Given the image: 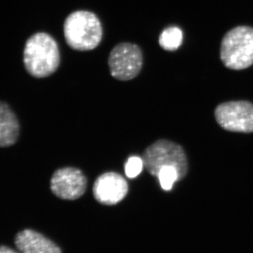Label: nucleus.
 <instances>
[{"mask_svg": "<svg viewBox=\"0 0 253 253\" xmlns=\"http://www.w3.org/2000/svg\"><path fill=\"white\" fill-rule=\"evenodd\" d=\"M23 63L33 77H49L60 64L57 42L46 33H38L28 38L23 51Z\"/></svg>", "mask_w": 253, "mask_h": 253, "instance_id": "nucleus-1", "label": "nucleus"}, {"mask_svg": "<svg viewBox=\"0 0 253 253\" xmlns=\"http://www.w3.org/2000/svg\"><path fill=\"white\" fill-rule=\"evenodd\" d=\"M65 39L71 49L90 51L97 47L102 39L101 21L89 11H76L66 18L63 24Z\"/></svg>", "mask_w": 253, "mask_h": 253, "instance_id": "nucleus-2", "label": "nucleus"}, {"mask_svg": "<svg viewBox=\"0 0 253 253\" xmlns=\"http://www.w3.org/2000/svg\"><path fill=\"white\" fill-rule=\"evenodd\" d=\"M220 59L229 69L241 71L253 65V28L241 26L224 35Z\"/></svg>", "mask_w": 253, "mask_h": 253, "instance_id": "nucleus-3", "label": "nucleus"}, {"mask_svg": "<svg viewBox=\"0 0 253 253\" xmlns=\"http://www.w3.org/2000/svg\"><path fill=\"white\" fill-rule=\"evenodd\" d=\"M144 168L151 175L158 176L163 168H175L179 180L187 174L188 163L181 146L168 140H158L145 150L142 156Z\"/></svg>", "mask_w": 253, "mask_h": 253, "instance_id": "nucleus-4", "label": "nucleus"}, {"mask_svg": "<svg viewBox=\"0 0 253 253\" xmlns=\"http://www.w3.org/2000/svg\"><path fill=\"white\" fill-rule=\"evenodd\" d=\"M108 63L113 78L118 81H130L140 73L143 65L142 52L135 44L121 43L111 50Z\"/></svg>", "mask_w": 253, "mask_h": 253, "instance_id": "nucleus-5", "label": "nucleus"}, {"mask_svg": "<svg viewBox=\"0 0 253 253\" xmlns=\"http://www.w3.org/2000/svg\"><path fill=\"white\" fill-rule=\"evenodd\" d=\"M215 118L218 124L228 131H253V104L246 101H230L217 106Z\"/></svg>", "mask_w": 253, "mask_h": 253, "instance_id": "nucleus-6", "label": "nucleus"}, {"mask_svg": "<svg viewBox=\"0 0 253 253\" xmlns=\"http://www.w3.org/2000/svg\"><path fill=\"white\" fill-rule=\"evenodd\" d=\"M87 181L81 169L75 168H60L51 179L53 194L63 200H76L85 193Z\"/></svg>", "mask_w": 253, "mask_h": 253, "instance_id": "nucleus-7", "label": "nucleus"}, {"mask_svg": "<svg viewBox=\"0 0 253 253\" xmlns=\"http://www.w3.org/2000/svg\"><path fill=\"white\" fill-rule=\"evenodd\" d=\"M128 190L127 182L121 174L110 172L101 174L96 179L93 194L99 204L113 206L126 198Z\"/></svg>", "mask_w": 253, "mask_h": 253, "instance_id": "nucleus-8", "label": "nucleus"}, {"mask_svg": "<svg viewBox=\"0 0 253 253\" xmlns=\"http://www.w3.org/2000/svg\"><path fill=\"white\" fill-rule=\"evenodd\" d=\"M15 244L22 253H61V250L52 241L31 229L18 233Z\"/></svg>", "mask_w": 253, "mask_h": 253, "instance_id": "nucleus-9", "label": "nucleus"}, {"mask_svg": "<svg viewBox=\"0 0 253 253\" xmlns=\"http://www.w3.org/2000/svg\"><path fill=\"white\" fill-rule=\"evenodd\" d=\"M19 123L14 111L4 101L0 104V146H12L19 135Z\"/></svg>", "mask_w": 253, "mask_h": 253, "instance_id": "nucleus-10", "label": "nucleus"}, {"mask_svg": "<svg viewBox=\"0 0 253 253\" xmlns=\"http://www.w3.org/2000/svg\"><path fill=\"white\" fill-rule=\"evenodd\" d=\"M183 33L180 28L171 26L166 28L159 37V44L166 51H175L181 46Z\"/></svg>", "mask_w": 253, "mask_h": 253, "instance_id": "nucleus-11", "label": "nucleus"}, {"mask_svg": "<svg viewBox=\"0 0 253 253\" xmlns=\"http://www.w3.org/2000/svg\"><path fill=\"white\" fill-rule=\"evenodd\" d=\"M157 176L161 187L165 191L172 189L174 183L179 180V174L175 168L169 166L163 168L158 172Z\"/></svg>", "mask_w": 253, "mask_h": 253, "instance_id": "nucleus-12", "label": "nucleus"}, {"mask_svg": "<svg viewBox=\"0 0 253 253\" xmlns=\"http://www.w3.org/2000/svg\"><path fill=\"white\" fill-rule=\"evenodd\" d=\"M144 167L142 158L139 156H131L128 158L125 165V172L128 178L133 179L139 175Z\"/></svg>", "mask_w": 253, "mask_h": 253, "instance_id": "nucleus-13", "label": "nucleus"}, {"mask_svg": "<svg viewBox=\"0 0 253 253\" xmlns=\"http://www.w3.org/2000/svg\"><path fill=\"white\" fill-rule=\"evenodd\" d=\"M0 253H18L14 251V250L9 249V248L6 247V246H1L0 249Z\"/></svg>", "mask_w": 253, "mask_h": 253, "instance_id": "nucleus-14", "label": "nucleus"}]
</instances>
